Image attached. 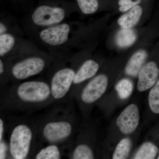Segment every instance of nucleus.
Segmentation results:
<instances>
[{
  "instance_id": "1",
  "label": "nucleus",
  "mask_w": 159,
  "mask_h": 159,
  "mask_svg": "<svg viewBox=\"0 0 159 159\" xmlns=\"http://www.w3.org/2000/svg\"><path fill=\"white\" fill-rule=\"evenodd\" d=\"M32 132L25 124L16 126L11 132L9 141V151L15 159H25L29 153Z\"/></svg>"
},
{
  "instance_id": "2",
  "label": "nucleus",
  "mask_w": 159,
  "mask_h": 159,
  "mask_svg": "<svg viewBox=\"0 0 159 159\" xmlns=\"http://www.w3.org/2000/svg\"><path fill=\"white\" fill-rule=\"evenodd\" d=\"M51 94V87L47 83L38 80L23 82L17 89L18 97L25 102H43L49 98Z\"/></svg>"
},
{
  "instance_id": "3",
  "label": "nucleus",
  "mask_w": 159,
  "mask_h": 159,
  "mask_svg": "<svg viewBox=\"0 0 159 159\" xmlns=\"http://www.w3.org/2000/svg\"><path fill=\"white\" fill-rule=\"evenodd\" d=\"M66 16V11L62 8L43 5L34 10L31 20L35 25L45 28L62 23Z\"/></svg>"
},
{
  "instance_id": "4",
  "label": "nucleus",
  "mask_w": 159,
  "mask_h": 159,
  "mask_svg": "<svg viewBox=\"0 0 159 159\" xmlns=\"http://www.w3.org/2000/svg\"><path fill=\"white\" fill-rule=\"evenodd\" d=\"M46 61L37 56L26 57L15 64L11 69V74L15 79L22 80L37 75L45 67Z\"/></svg>"
},
{
  "instance_id": "5",
  "label": "nucleus",
  "mask_w": 159,
  "mask_h": 159,
  "mask_svg": "<svg viewBox=\"0 0 159 159\" xmlns=\"http://www.w3.org/2000/svg\"><path fill=\"white\" fill-rule=\"evenodd\" d=\"M71 31L70 24L62 22L43 29L40 31L39 37L49 46L60 47L68 41Z\"/></svg>"
},
{
  "instance_id": "6",
  "label": "nucleus",
  "mask_w": 159,
  "mask_h": 159,
  "mask_svg": "<svg viewBox=\"0 0 159 159\" xmlns=\"http://www.w3.org/2000/svg\"><path fill=\"white\" fill-rule=\"evenodd\" d=\"M75 74L73 69L66 67L60 69L54 74L51 80V89L54 99H61L68 93L74 83Z\"/></svg>"
},
{
  "instance_id": "7",
  "label": "nucleus",
  "mask_w": 159,
  "mask_h": 159,
  "mask_svg": "<svg viewBox=\"0 0 159 159\" xmlns=\"http://www.w3.org/2000/svg\"><path fill=\"white\" fill-rule=\"evenodd\" d=\"M108 83V78L104 74L94 77L82 91L81 98L83 102L92 103L99 99L106 91Z\"/></svg>"
},
{
  "instance_id": "8",
  "label": "nucleus",
  "mask_w": 159,
  "mask_h": 159,
  "mask_svg": "<svg viewBox=\"0 0 159 159\" xmlns=\"http://www.w3.org/2000/svg\"><path fill=\"white\" fill-rule=\"evenodd\" d=\"M140 114L136 104H129L125 107L117 119L116 125L121 132L125 134L134 132L139 125Z\"/></svg>"
},
{
  "instance_id": "9",
  "label": "nucleus",
  "mask_w": 159,
  "mask_h": 159,
  "mask_svg": "<svg viewBox=\"0 0 159 159\" xmlns=\"http://www.w3.org/2000/svg\"><path fill=\"white\" fill-rule=\"evenodd\" d=\"M72 131V125L69 122L57 121L47 123L43 129V134L48 142L54 143L67 138Z\"/></svg>"
},
{
  "instance_id": "10",
  "label": "nucleus",
  "mask_w": 159,
  "mask_h": 159,
  "mask_svg": "<svg viewBox=\"0 0 159 159\" xmlns=\"http://www.w3.org/2000/svg\"><path fill=\"white\" fill-rule=\"evenodd\" d=\"M159 75L158 67L155 62L147 63L140 70L137 88L140 92H144L151 88L156 84Z\"/></svg>"
},
{
  "instance_id": "11",
  "label": "nucleus",
  "mask_w": 159,
  "mask_h": 159,
  "mask_svg": "<svg viewBox=\"0 0 159 159\" xmlns=\"http://www.w3.org/2000/svg\"><path fill=\"white\" fill-rule=\"evenodd\" d=\"M99 69L98 63L92 59H89L83 63L75 74L74 84H79L87 80L94 77Z\"/></svg>"
},
{
  "instance_id": "12",
  "label": "nucleus",
  "mask_w": 159,
  "mask_h": 159,
  "mask_svg": "<svg viewBox=\"0 0 159 159\" xmlns=\"http://www.w3.org/2000/svg\"><path fill=\"white\" fill-rule=\"evenodd\" d=\"M147 57L145 50H139L131 57L125 68V74L129 76L136 77L139 74Z\"/></svg>"
},
{
  "instance_id": "13",
  "label": "nucleus",
  "mask_w": 159,
  "mask_h": 159,
  "mask_svg": "<svg viewBox=\"0 0 159 159\" xmlns=\"http://www.w3.org/2000/svg\"><path fill=\"white\" fill-rule=\"evenodd\" d=\"M143 10L141 6H135L126 11L118 20V24L122 29H132L139 22Z\"/></svg>"
},
{
  "instance_id": "14",
  "label": "nucleus",
  "mask_w": 159,
  "mask_h": 159,
  "mask_svg": "<svg viewBox=\"0 0 159 159\" xmlns=\"http://www.w3.org/2000/svg\"><path fill=\"white\" fill-rule=\"evenodd\" d=\"M137 39L136 32L132 29H121L115 37L116 44L119 48H125L132 45Z\"/></svg>"
},
{
  "instance_id": "15",
  "label": "nucleus",
  "mask_w": 159,
  "mask_h": 159,
  "mask_svg": "<svg viewBox=\"0 0 159 159\" xmlns=\"http://www.w3.org/2000/svg\"><path fill=\"white\" fill-rule=\"evenodd\" d=\"M16 37L9 32L0 34V56L1 58L9 54L16 45Z\"/></svg>"
},
{
  "instance_id": "16",
  "label": "nucleus",
  "mask_w": 159,
  "mask_h": 159,
  "mask_svg": "<svg viewBox=\"0 0 159 159\" xmlns=\"http://www.w3.org/2000/svg\"><path fill=\"white\" fill-rule=\"evenodd\" d=\"M158 149L151 142H145L142 144L135 155L134 159H153L156 157Z\"/></svg>"
},
{
  "instance_id": "17",
  "label": "nucleus",
  "mask_w": 159,
  "mask_h": 159,
  "mask_svg": "<svg viewBox=\"0 0 159 159\" xmlns=\"http://www.w3.org/2000/svg\"><path fill=\"white\" fill-rule=\"evenodd\" d=\"M132 142L129 138L122 139L117 145L114 151L112 158L113 159H127L129 156Z\"/></svg>"
},
{
  "instance_id": "18",
  "label": "nucleus",
  "mask_w": 159,
  "mask_h": 159,
  "mask_svg": "<svg viewBox=\"0 0 159 159\" xmlns=\"http://www.w3.org/2000/svg\"><path fill=\"white\" fill-rule=\"evenodd\" d=\"M133 89V83L131 80L126 78L120 80L116 86V90L121 99L128 98L132 93Z\"/></svg>"
},
{
  "instance_id": "19",
  "label": "nucleus",
  "mask_w": 159,
  "mask_h": 159,
  "mask_svg": "<svg viewBox=\"0 0 159 159\" xmlns=\"http://www.w3.org/2000/svg\"><path fill=\"white\" fill-rule=\"evenodd\" d=\"M61 158V153L57 145H51L40 151L35 156L36 159H58Z\"/></svg>"
},
{
  "instance_id": "20",
  "label": "nucleus",
  "mask_w": 159,
  "mask_h": 159,
  "mask_svg": "<svg viewBox=\"0 0 159 159\" xmlns=\"http://www.w3.org/2000/svg\"><path fill=\"white\" fill-rule=\"evenodd\" d=\"M150 109L155 114H159V79L151 90L148 97Z\"/></svg>"
},
{
  "instance_id": "21",
  "label": "nucleus",
  "mask_w": 159,
  "mask_h": 159,
  "mask_svg": "<svg viewBox=\"0 0 159 159\" xmlns=\"http://www.w3.org/2000/svg\"><path fill=\"white\" fill-rule=\"evenodd\" d=\"M80 9L84 14H93L98 10L99 3L97 0H77Z\"/></svg>"
},
{
  "instance_id": "22",
  "label": "nucleus",
  "mask_w": 159,
  "mask_h": 159,
  "mask_svg": "<svg viewBox=\"0 0 159 159\" xmlns=\"http://www.w3.org/2000/svg\"><path fill=\"white\" fill-rule=\"evenodd\" d=\"M72 158L74 159H93L94 157L90 148L87 145L81 144L74 149Z\"/></svg>"
},
{
  "instance_id": "23",
  "label": "nucleus",
  "mask_w": 159,
  "mask_h": 159,
  "mask_svg": "<svg viewBox=\"0 0 159 159\" xmlns=\"http://www.w3.org/2000/svg\"><path fill=\"white\" fill-rule=\"evenodd\" d=\"M142 0H119V10L121 12H126L138 6Z\"/></svg>"
},
{
  "instance_id": "24",
  "label": "nucleus",
  "mask_w": 159,
  "mask_h": 159,
  "mask_svg": "<svg viewBox=\"0 0 159 159\" xmlns=\"http://www.w3.org/2000/svg\"><path fill=\"white\" fill-rule=\"evenodd\" d=\"M7 147L5 142H0V159H4L6 158Z\"/></svg>"
},
{
  "instance_id": "25",
  "label": "nucleus",
  "mask_w": 159,
  "mask_h": 159,
  "mask_svg": "<svg viewBox=\"0 0 159 159\" xmlns=\"http://www.w3.org/2000/svg\"><path fill=\"white\" fill-rule=\"evenodd\" d=\"M8 26L6 25V23L3 21L0 22V34H5L8 32Z\"/></svg>"
},
{
  "instance_id": "26",
  "label": "nucleus",
  "mask_w": 159,
  "mask_h": 159,
  "mask_svg": "<svg viewBox=\"0 0 159 159\" xmlns=\"http://www.w3.org/2000/svg\"><path fill=\"white\" fill-rule=\"evenodd\" d=\"M4 130V124L2 119H0V142L2 141Z\"/></svg>"
},
{
  "instance_id": "27",
  "label": "nucleus",
  "mask_w": 159,
  "mask_h": 159,
  "mask_svg": "<svg viewBox=\"0 0 159 159\" xmlns=\"http://www.w3.org/2000/svg\"><path fill=\"white\" fill-rule=\"evenodd\" d=\"M5 72V66L2 58L0 59V74L2 75Z\"/></svg>"
},
{
  "instance_id": "28",
  "label": "nucleus",
  "mask_w": 159,
  "mask_h": 159,
  "mask_svg": "<svg viewBox=\"0 0 159 159\" xmlns=\"http://www.w3.org/2000/svg\"><path fill=\"white\" fill-rule=\"evenodd\" d=\"M158 159H159V156L158 157Z\"/></svg>"
}]
</instances>
